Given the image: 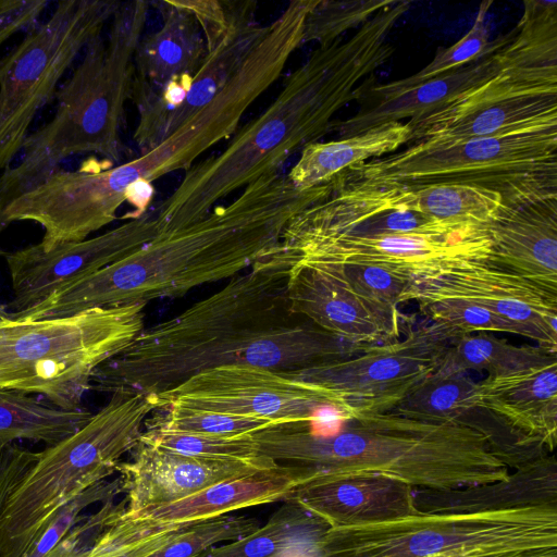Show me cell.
Here are the masks:
<instances>
[{"instance_id": "cb8c5ba5", "label": "cell", "mask_w": 557, "mask_h": 557, "mask_svg": "<svg viewBox=\"0 0 557 557\" xmlns=\"http://www.w3.org/2000/svg\"><path fill=\"white\" fill-rule=\"evenodd\" d=\"M184 525L134 517L126 512L125 499H110L77 522L45 557H150Z\"/></svg>"}, {"instance_id": "4dcf8cb0", "label": "cell", "mask_w": 557, "mask_h": 557, "mask_svg": "<svg viewBox=\"0 0 557 557\" xmlns=\"http://www.w3.org/2000/svg\"><path fill=\"white\" fill-rule=\"evenodd\" d=\"M557 360V354L541 346H516L487 332L462 335L444 351L433 374L486 371L502 376Z\"/></svg>"}, {"instance_id": "7a4b0ae2", "label": "cell", "mask_w": 557, "mask_h": 557, "mask_svg": "<svg viewBox=\"0 0 557 557\" xmlns=\"http://www.w3.org/2000/svg\"><path fill=\"white\" fill-rule=\"evenodd\" d=\"M408 1L380 10L349 38L319 46L288 73L275 99L238 127L216 154L184 172L178 186L153 208L161 230L189 225L220 200L272 173L331 132L333 116L356 101L367 81L394 53L388 35Z\"/></svg>"}, {"instance_id": "8d00e7d4", "label": "cell", "mask_w": 557, "mask_h": 557, "mask_svg": "<svg viewBox=\"0 0 557 557\" xmlns=\"http://www.w3.org/2000/svg\"><path fill=\"white\" fill-rule=\"evenodd\" d=\"M394 0H317L307 16L302 45L318 42L326 46L343 38L350 29H358L380 10L391 5Z\"/></svg>"}, {"instance_id": "d590c367", "label": "cell", "mask_w": 557, "mask_h": 557, "mask_svg": "<svg viewBox=\"0 0 557 557\" xmlns=\"http://www.w3.org/2000/svg\"><path fill=\"white\" fill-rule=\"evenodd\" d=\"M261 528L249 516L224 515L182 527L171 541L150 557H195L203 550L250 535Z\"/></svg>"}, {"instance_id": "484cf974", "label": "cell", "mask_w": 557, "mask_h": 557, "mask_svg": "<svg viewBox=\"0 0 557 557\" xmlns=\"http://www.w3.org/2000/svg\"><path fill=\"white\" fill-rule=\"evenodd\" d=\"M420 511L466 512L525 506H557L555 456L530 461L499 482L453 491H413Z\"/></svg>"}, {"instance_id": "e0dca14e", "label": "cell", "mask_w": 557, "mask_h": 557, "mask_svg": "<svg viewBox=\"0 0 557 557\" xmlns=\"http://www.w3.org/2000/svg\"><path fill=\"white\" fill-rule=\"evenodd\" d=\"M462 299L517 325L537 346L557 352V294L483 260H469L414 281L404 302Z\"/></svg>"}, {"instance_id": "3957f363", "label": "cell", "mask_w": 557, "mask_h": 557, "mask_svg": "<svg viewBox=\"0 0 557 557\" xmlns=\"http://www.w3.org/2000/svg\"><path fill=\"white\" fill-rule=\"evenodd\" d=\"M322 186L299 190L286 174L263 175L230 203L185 226L160 230L109 265L73 282L12 319L34 321L89 309L180 297L207 283L230 280L269 255L299 210Z\"/></svg>"}, {"instance_id": "5b68a950", "label": "cell", "mask_w": 557, "mask_h": 557, "mask_svg": "<svg viewBox=\"0 0 557 557\" xmlns=\"http://www.w3.org/2000/svg\"><path fill=\"white\" fill-rule=\"evenodd\" d=\"M150 2H121L109 36L95 38L72 75L59 86L52 119L30 132L16 165L0 175V209L61 169L76 154L91 153L116 165L125 103L131 98L134 55L144 36Z\"/></svg>"}, {"instance_id": "52a82bcc", "label": "cell", "mask_w": 557, "mask_h": 557, "mask_svg": "<svg viewBox=\"0 0 557 557\" xmlns=\"http://www.w3.org/2000/svg\"><path fill=\"white\" fill-rule=\"evenodd\" d=\"M145 304L89 309L34 321L0 320V389L82 408L95 371L145 329Z\"/></svg>"}, {"instance_id": "ab89813d", "label": "cell", "mask_w": 557, "mask_h": 557, "mask_svg": "<svg viewBox=\"0 0 557 557\" xmlns=\"http://www.w3.org/2000/svg\"><path fill=\"white\" fill-rule=\"evenodd\" d=\"M492 3V1L481 3L472 27L457 42L447 48L440 47L426 66L409 77L388 82L389 85L397 88L410 87L462 67L491 51L496 40L491 42L488 39L485 16Z\"/></svg>"}, {"instance_id": "ba28073f", "label": "cell", "mask_w": 557, "mask_h": 557, "mask_svg": "<svg viewBox=\"0 0 557 557\" xmlns=\"http://www.w3.org/2000/svg\"><path fill=\"white\" fill-rule=\"evenodd\" d=\"M374 184H468L510 208L557 199V127L459 140H421L345 171Z\"/></svg>"}, {"instance_id": "4316f807", "label": "cell", "mask_w": 557, "mask_h": 557, "mask_svg": "<svg viewBox=\"0 0 557 557\" xmlns=\"http://www.w3.org/2000/svg\"><path fill=\"white\" fill-rule=\"evenodd\" d=\"M160 27L143 36L134 55L133 83L159 87L201 66L207 48L201 27L184 0L154 2Z\"/></svg>"}, {"instance_id": "ac0fdd59", "label": "cell", "mask_w": 557, "mask_h": 557, "mask_svg": "<svg viewBox=\"0 0 557 557\" xmlns=\"http://www.w3.org/2000/svg\"><path fill=\"white\" fill-rule=\"evenodd\" d=\"M294 314L352 344L370 346L398 339L412 324L397 323L361 299L333 263L295 259L287 281Z\"/></svg>"}, {"instance_id": "603a6c76", "label": "cell", "mask_w": 557, "mask_h": 557, "mask_svg": "<svg viewBox=\"0 0 557 557\" xmlns=\"http://www.w3.org/2000/svg\"><path fill=\"white\" fill-rule=\"evenodd\" d=\"M413 488L383 478L311 482L298 486L285 500L327 528L375 522L417 510Z\"/></svg>"}, {"instance_id": "8992f818", "label": "cell", "mask_w": 557, "mask_h": 557, "mask_svg": "<svg viewBox=\"0 0 557 557\" xmlns=\"http://www.w3.org/2000/svg\"><path fill=\"white\" fill-rule=\"evenodd\" d=\"M157 408L152 395L113 393L82 429L39 451L5 500L0 557H25L67 504L113 474Z\"/></svg>"}, {"instance_id": "f546056e", "label": "cell", "mask_w": 557, "mask_h": 557, "mask_svg": "<svg viewBox=\"0 0 557 557\" xmlns=\"http://www.w3.org/2000/svg\"><path fill=\"white\" fill-rule=\"evenodd\" d=\"M92 416L84 407L64 410L29 394L0 389V443L26 440L48 447L77 432Z\"/></svg>"}, {"instance_id": "d4e9b609", "label": "cell", "mask_w": 557, "mask_h": 557, "mask_svg": "<svg viewBox=\"0 0 557 557\" xmlns=\"http://www.w3.org/2000/svg\"><path fill=\"white\" fill-rule=\"evenodd\" d=\"M306 482L307 478L304 473L294 468L278 466L210 485L171 504L128 513L151 519L160 524L184 525L228 515L243 508L286 500L298 486Z\"/></svg>"}, {"instance_id": "9c48e42d", "label": "cell", "mask_w": 557, "mask_h": 557, "mask_svg": "<svg viewBox=\"0 0 557 557\" xmlns=\"http://www.w3.org/2000/svg\"><path fill=\"white\" fill-rule=\"evenodd\" d=\"M322 557H487L557 548V506L406 516L326 528Z\"/></svg>"}, {"instance_id": "277c9868", "label": "cell", "mask_w": 557, "mask_h": 557, "mask_svg": "<svg viewBox=\"0 0 557 557\" xmlns=\"http://www.w3.org/2000/svg\"><path fill=\"white\" fill-rule=\"evenodd\" d=\"M252 437L261 456L304 473L306 483L383 478L413 490L453 491L510 474L480 432L392 411L333 414L310 425L262 430Z\"/></svg>"}, {"instance_id": "44dd1931", "label": "cell", "mask_w": 557, "mask_h": 557, "mask_svg": "<svg viewBox=\"0 0 557 557\" xmlns=\"http://www.w3.org/2000/svg\"><path fill=\"white\" fill-rule=\"evenodd\" d=\"M556 200L506 208L488 225L485 262L557 294Z\"/></svg>"}, {"instance_id": "b9f144b4", "label": "cell", "mask_w": 557, "mask_h": 557, "mask_svg": "<svg viewBox=\"0 0 557 557\" xmlns=\"http://www.w3.org/2000/svg\"><path fill=\"white\" fill-rule=\"evenodd\" d=\"M38 453L15 443H0V520L7 498L34 465Z\"/></svg>"}, {"instance_id": "f35d334b", "label": "cell", "mask_w": 557, "mask_h": 557, "mask_svg": "<svg viewBox=\"0 0 557 557\" xmlns=\"http://www.w3.org/2000/svg\"><path fill=\"white\" fill-rule=\"evenodd\" d=\"M420 312L432 323L440 325L453 341L479 332H504L523 336L522 331L498 314L462 299H436L419 301Z\"/></svg>"}, {"instance_id": "4fadbf2b", "label": "cell", "mask_w": 557, "mask_h": 557, "mask_svg": "<svg viewBox=\"0 0 557 557\" xmlns=\"http://www.w3.org/2000/svg\"><path fill=\"white\" fill-rule=\"evenodd\" d=\"M408 124L409 144L557 127V77L499 70L456 101Z\"/></svg>"}, {"instance_id": "5bb4252c", "label": "cell", "mask_w": 557, "mask_h": 557, "mask_svg": "<svg viewBox=\"0 0 557 557\" xmlns=\"http://www.w3.org/2000/svg\"><path fill=\"white\" fill-rule=\"evenodd\" d=\"M271 29V22L251 20L238 25L207 50L194 74H183L159 87L132 83L131 100L138 114L133 138L143 154L188 122L238 75Z\"/></svg>"}, {"instance_id": "1f68e13d", "label": "cell", "mask_w": 557, "mask_h": 557, "mask_svg": "<svg viewBox=\"0 0 557 557\" xmlns=\"http://www.w3.org/2000/svg\"><path fill=\"white\" fill-rule=\"evenodd\" d=\"M523 14L498 49L500 69L557 76V1H524Z\"/></svg>"}, {"instance_id": "7402d4cb", "label": "cell", "mask_w": 557, "mask_h": 557, "mask_svg": "<svg viewBox=\"0 0 557 557\" xmlns=\"http://www.w3.org/2000/svg\"><path fill=\"white\" fill-rule=\"evenodd\" d=\"M472 403L500 417L548 453L557 444V360L476 382Z\"/></svg>"}, {"instance_id": "f6af8a7d", "label": "cell", "mask_w": 557, "mask_h": 557, "mask_svg": "<svg viewBox=\"0 0 557 557\" xmlns=\"http://www.w3.org/2000/svg\"><path fill=\"white\" fill-rule=\"evenodd\" d=\"M9 318V312L5 310V308L0 304V320H4Z\"/></svg>"}, {"instance_id": "60d3db41", "label": "cell", "mask_w": 557, "mask_h": 557, "mask_svg": "<svg viewBox=\"0 0 557 557\" xmlns=\"http://www.w3.org/2000/svg\"><path fill=\"white\" fill-rule=\"evenodd\" d=\"M124 491L121 476L112 481H102L85 491L59 512L25 557H45L77 522L87 516L83 512L88 507L115 499Z\"/></svg>"}, {"instance_id": "2e32d148", "label": "cell", "mask_w": 557, "mask_h": 557, "mask_svg": "<svg viewBox=\"0 0 557 557\" xmlns=\"http://www.w3.org/2000/svg\"><path fill=\"white\" fill-rule=\"evenodd\" d=\"M100 235L66 243L49 250L38 244L0 252L10 273L11 314L24 312L55 292L131 253L160 228L154 210L128 218Z\"/></svg>"}, {"instance_id": "ee69618b", "label": "cell", "mask_w": 557, "mask_h": 557, "mask_svg": "<svg viewBox=\"0 0 557 557\" xmlns=\"http://www.w3.org/2000/svg\"><path fill=\"white\" fill-rule=\"evenodd\" d=\"M487 557H557V548L522 550Z\"/></svg>"}, {"instance_id": "7c38bea8", "label": "cell", "mask_w": 557, "mask_h": 557, "mask_svg": "<svg viewBox=\"0 0 557 557\" xmlns=\"http://www.w3.org/2000/svg\"><path fill=\"white\" fill-rule=\"evenodd\" d=\"M154 397L157 409L183 405L262 418L277 426L310 425L335 411L356 414L320 385L289 372L251 364H226L200 372Z\"/></svg>"}, {"instance_id": "d6986e66", "label": "cell", "mask_w": 557, "mask_h": 557, "mask_svg": "<svg viewBox=\"0 0 557 557\" xmlns=\"http://www.w3.org/2000/svg\"><path fill=\"white\" fill-rule=\"evenodd\" d=\"M132 451V459L116 470L124 483L127 512L171 504L210 485L278 467L269 458L243 462L189 457L141 441Z\"/></svg>"}, {"instance_id": "74e56055", "label": "cell", "mask_w": 557, "mask_h": 557, "mask_svg": "<svg viewBox=\"0 0 557 557\" xmlns=\"http://www.w3.org/2000/svg\"><path fill=\"white\" fill-rule=\"evenodd\" d=\"M286 503L255 533L212 546L195 557H274L309 516Z\"/></svg>"}, {"instance_id": "8fae6325", "label": "cell", "mask_w": 557, "mask_h": 557, "mask_svg": "<svg viewBox=\"0 0 557 557\" xmlns=\"http://www.w3.org/2000/svg\"><path fill=\"white\" fill-rule=\"evenodd\" d=\"M404 334L348 358L288 372L329 389L352 413L389 412L435 372L453 342L430 321L410 324Z\"/></svg>"}, {"instance_id": "30bf717a", "label": "cell", "mask_w": 557, "mask_h": 557, "mask_svg": "<svg viewBox=\"0 0 557 557\" xmlns=\"http://www.w3.org/2000/svg\"><path fill=\"white\" fill-rule=\"evenodd\" d=\"M121 1L65 0L0 59V171L21 153L38 112L61 78L111 21Z\"/></svg>"}, {"instance_id": "7bdbcfd3", "label": "cell", "mask_w": 557, "mask_h": 557, "mask_svg": "<svg viewBox=\"0 0 557 557\" xmlns=\"http://www.w3.org/2000/svg\"><path fill=\"white\" fill-rule=\"evenodd\" d=\"M48 3L45 0H0V47L13 35L36 25Z\"/></svg>"}, {"instance_id": "d6a6232c", "label": "cell", "mask_w": 557, "mask_h": 557, "mask_svg": "<svg viewBox=\"0 0 557 557\" xmlns=\"http://www.w3.org/2000/svg\"><path fill=\"white\" fill-rule=\"evenodd\" d=\"M139 441L185 456L215 461L253 462L267 458L259 454L252 434L222 436L146 426Z\"/></svg>"}, {"instance_id": "ffe728a7", "label": "cell", "mask_w": 557, "mask_h": 557, "mask_svg": "<svg viewBox=\"0 0 557 557\" xmlns=\"http://www.w3.org/2000/svg\"><path fill=\"white\" fill-rule=\"evenodd\" d=\"M504 40L505 36L496 39L494 48L480 59L410 87L397 88L377 83L375 75L370 77L356 100L357 111L346 120L333 122L331 132L348 137L382 124L412 120L456 101L498 73L497 53Z\"/></svg>"}, {"instance_id": "f1b7e54d", "label": "cell", "mask_w": 557, "mask_h": 557, "mask_svg": "<svg viewBox=\"0 0 557 557\" xmlns=\"http://www.w3.org/2000/svg\"><path fill=\"white\" fill-rule=\"evenodd\" d=\"M381 185L398 206L456 225L488 226L508 208L500 194L468 184Z\"/></svg>"}, {"instance_id": "6da1fadb", "label": "cell", "mask_w": 557, "mask_h": 557, "mask_svg": "<svg viewBox=\"0 0 557 557\" xmlns=\"http://www.w3.org/2000/svg\"><path fill=\"white\" fill-rule=\"evenodd\" d=\"M295 259L277 245L216 293L144 329L95 371L91 389L156 396L221 366L288 372L366 349L290 311L287 281Z\"/></svg>"}, {"instance_id": "83f0119b", "label": "cell", "mask_w": 557, "mask_h": 557, "mask_svg": "<svg viewBox=\"0 0 557 557\" xmlns=\"http://www.w3.org/2000/svg\"><path fill=\"white\" fill-rule=\"evenodd\" d=\"M410 135L408 122H394L337 140L309 144L286 177L299 190L315 188L351 168L397 151L409 144Z\"/></svg>"}, {"instance_id": "9a60e30c", "label": "cell", "mask_w": 557, "mask_h": 557, "mask_svg": "<svg viewBox=\"0 0 557 557\" xmlns=\"http://www.w3.org/2000/svg\"><path fill=\"white\" fill-rule=\"evenodd\" d=\"M278 246L306 261L377 265L421 281L463 261H486L491 238L487 226L459 236L332 235L281 238Z\"/></svg>"}, {"instance_id": "836d02e7", "label": "cell", "mask_w": 557, "mask_h": 557, "mask_svg": "<svg viewBox=\"0 0 557 557\" xmlns=\"http://www.w3.org/2000/svg\"><path fill=\"white\" fill-rule=\"evenodd\" d=\"M146 426L173 432L235 436L252 434L277 425L267 419L169 405L154 410Z\"/></svg>"}, {"instance_id": "e575fe53", "label": "cell", "mask_w": 557, "mask_h": 557, "mask_svg": "<svg viewBox=\"0 0 557 557\" xmlns=\"http://www.w3.org/2000/svg\"><path fill=\"white\" fill-rule=\"evenodd\" d=\"M333 264L351 289L377 312L397 323L409 321L401 314L399 306L414 280L377 265Z\"/></svg>"}]
</instances>
